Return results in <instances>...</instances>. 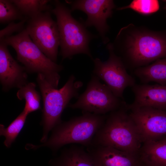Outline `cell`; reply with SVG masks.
<instances>
[{
    "mask_svg": "<svg viewBox=\"0 0 166 166\" xmlns=\"http://www.w3.org/2000/svg\"><path fill=\"white\" fill-rule=\"evenodd\" d=\"M127 109L142 144L166 136V111L148 107Z\"/></svg>",
    "mask_w": 166,
    "mask_h": 166,
    "instance_id": "cell-11",
    "label": "cell"
},
{
    "mask_svg": "<svg viewBox=\"0 0 166 166\" xmlns=\"http://www.w3.org/2000/svg\"><path fill=\"white\" fill-rule=\"evenodd\" d=\"M131 89L134 99L127 109L148 107L166 111V85L136 84Z\"/></svg>",
    "mask_w": 166,
    "mask_h": 166,
    "instance_id": "cell-14",
    "label": "cell"
},
{
    "mask_svg": "<svg viewBox=\"0 0 166 166\" xmlns=\"http://www.w3.org/2000/svg\"><path fill=\"white\" fill-rule=\"evenodd\" d=\"M34 82H28L19 89L16 95L20 100H24L25 104L23 111L28 115L41 109V97L36 89Z\"/></svg>",
    "mask_w": 166,
    "mask_h": 166,
    "instance_id": "cell-18",
    "label": "cell"
},
{
    "mask_svg": "<svg viewBox=\"0 0 166 166\" xmlns=\"http://www.w3.org/2000/svg\"><path fill=\"white\" fill-rule=\"evenodd\" d=\"M127 105L125 102L119 108L107 115L90 146H108L121 151L139 153L142 143Z\"/></svg>",
    "mask_w": 166,
    "mask_h": 166,
    "instance_id": "cell-2",
    "label": "cell"
},
{
    "mask_svg": "<svg viewBox=\"0 0 166 166\" xmlns=\"http://www.w3.org/2000/svg\"><path fill=\"white\" fill-rule=\"evenodd\" d=\"M109 44L126 68L135 69L166 57V31H153L131 24L121 28Z\"/></svg>",
    "mask_w": 166,
    "mask_h": 166,
    "instance_id": "cell-1",
    "label": "cell"
},
{
    "mask_svg": "<svg viewBox=\"0 0 166 166\" xmlns=\"http://www.w3.org/2000/svg\"><path fill=\"white\" fill-rule=\"evenodd\" d=\"M86 148L96 166H144L139 153L101 146H91Z\"/></svg>",
    "mask_w": 166,
    "mask_h": 166,
    "instance_id": "cell-13",
    "label": "cell"
},
{
    "mask_svg": "<svg viewBox=\"0 0 166 166\" xmlns=\"http://www.w3.org/2000/svg\"><path fill=\"white\" fill-rule=\"evenodd\" d=\"M106 48L109 53L107 60L103 61L98 58L93 60V74L103 81L115 96L123 99L124 90L134 85L136 81L127 73L122 61L114 53L109 43Z\"/></svg>",
    "mask_w": 166,
    "mask_h": 166,
    "instance_id": "cell-9",
    "label": "cell"
},
{
    "mask_svg": "<svg viewBox=\"0 0 166 166\" xmlns=\"http://www.w3.org/2000/svg\"><path fill=\"white\" fill-rule=\"evenodd\" d=\"M8 45L0 39V81L3 91L14 88L19 89L28 82L27 72L9 52Z\"/></svg>",
    "mask_w": 166,
    "mask_h": 166,
    "instance_id": "cell-12",
    "label": "cell"
},
{
    "mask_svg": "<svg viewBox=\"0 0 166 166\" xmlns=\"http://www.w3.org/2000/svg\"><path fill=\"white\" fill-rule=\"evenodd\" d=\"M52 2L54 7L51 12L57 19L60 36V54L62 60L84 54L93 60L89 44L98 36L88 31L82 21L75 19L72 15L70 9L61 1L54 0Z\"/></svg>",
    "mask_w": 166,
    "mask_h": 166,
    "instance_id": "cell-4",
    "label": "cell"
},
{
    "mask_svg": "<svg viewBox=\"0 0 166 166\" xmlns=\"http://www.w3.org/2000/svg\"><path fill=\"white\" fill-rule=\"evenodd\" d=\"M134 74L144 84L154 82L166 85V57L134 69Z\"/></svg>",
    "mask_w": 166,
    "mask_h": 166,
    "instance_id": "cell-17",
    "label": "cell"
},
{
    "mask_svg": "<svg viewBox=\"0 0 166 166\" xmlns=\"http://www.w3.org/2000/svg\"><path fill=\"white\" fill-rule=\"evenodd\" d=\"M24 17L28 18L40 13L51 11L53 8L48 0H11Z\"/></svg>",
    "mask_w": 166,
    "mask_h": 166,
    "instance_id": "cell-19",
    "label": "cell"
},
{
    "mask_svg": "<svg viewBox=\"0 0 166 166\" xmlns=\"http://www.w3.org/2000/svg\"><path fill=\"white\" fill-rule=\"evenodd\" d=\"M139 154L145 166H166V136L143 143Z\"/></svg>",
    "mask_w": 166,
    "mask_h": 166,
    "instance_id": "cell-16",
    "label": "cell"
},
{
    "mask_svg": "<svg viewBox=\"0 0 166 166\" xmlns=\"http://www.w3.org/2000/svg\"><path fill=\"white\" fill-rule=\"evenodd\" d=\"M144 166H145L144 165Z\"/></svg>",
    "mask_w": 166,
    "mask_h": 166,
    "instance_id": "cell-25",
    "label": "cell"
},
{
    "mask_svg": "<svg viewBox=\"0 0 166 166\" xmlns=\"http://www.w3.org/2000/svg\"><path fill=\"white\" fill-rule=\"evenodd\" d=\"M28 114L23 110L6 128L0 125V135L5 138L4 142L7 148L10 147L23 128Z\"/></svg>",
    "mask_w": 166,
    "mask_h": 166,
    "instance_id": "cell-20",
    "label": "cell"
},
{
    "mask_svg": "<svg viewBox=\"0 0 166 166\" xmlns=\"http://www.w3.org/2000/svg\"><path fill=\"white\" fill-rule=\"evenodd\" d=\"M163 9H164L166 11V4L164 6V7H163Z\"/></svg>",
    "mask_w": 166,
    "mask_h": 166,
    "instance_id": "cell-24",
    "label": "cell"
},
{
    "mask_svg": "<svg viewBox=\"0 0 166 166\" xmlns=\"http://www.w3.org/2000/svg\"><path fill=\"white\" fill-rule=\"evenodd\" d=\"M51 13V11H46L28 18L25 29L43 53L56 62L60 36L57 22L52 19Z\"/></svg>",
    "mask_w": 166,
    "mask_h": 166,
    "instance_id": "cell-8",
    "label": "cell"
},
{
    "mask_svg": "<svg viewBox=\"0 0 166 166\" xmlns=\"http://www.w3.org/2000/svg\"><path fill=\"white\" fill-rule=\"evenodd\" d=\"M159 2L156 0H134L127 6L119 7L121 10L131 9L142 15H148L157 12L159 9Z\"/></svg>",
    "mask_w": 166,
    "mask_h": 166,
    "instance_id": "cell-22",
    "label": "cell"
},
{
    "mask_svg": "<svg viewBox=\"0 0 166 166\" xmlns=\"http://www.w3.org/2000/svg\"><path fill=\"white\" fill-rule=\"evenodd\" d=\"M125 102L115 96L106 85L102 83L100 79L93 74L85 91L69 107L81 109L83 112L106 115L117 109Z\"/></svg>",
    "mask_w": 166,
    "mask_h": 166,
    "instance_id": "cell-7",
    "label": "cell"
},
{
    "mask_svg": "<svg viewBox=\"0 0 166 166\" xmlns=\"http://www.w3.org/2000/svg\"><path fill=\"white\" fill-rule=\"evenodd\" d=\"M2 39L15 50L17 60L23 65L27 73L42 74L51 85L57 89L59 73L63 69V66L47 57L33 42L25 29L17 34Z\"/></svg>",
    "mask_w": 166,
    "mask_h": 166,
    "instance_id": "cell-6",
    "label": "cell"
},
{
    "mask_svg": "<svg viewBox=\"0 0 166 166\" xmlns=\"http://www.w3.org/2000/svg\"><path fill=\"white\" fill-rule=\"evenodd\" d=\"M73 144L62 150L58 156L51 159L50 166H96L86 148Z\"/></svg>",
    "mask_w": 166,
    "mask_h": 166,
    "instance_id": "cell-15",
    "label": "cell"
},
{
    "mask_svg": "<svg viewBox=\"0 0 166 166\" xmlns=\"http://www.w3.org/2000/svg\"><path fill=\"white\" fill-rule=\"evenodd\" d=\"M71 6V11L79 10L84 12L87 18L82 21L87 28L93 26L98 32L102 43L109 41L107 36L109 26L107 19L111 18L116 6L112 0H76L66 1Z\"/></svg>",
    "mask_w": 166,
    "mask_h": 166,
    "instance_id": "cell-10",
    "label": "cell"
},
{
    "mask_svg": "<svg viewBox=\"0 0 166 166\" xmlns=\"http://www.w3.org/2000/svg\"><path fill=\"white\" fill-rule=\"evenodd\" d=\"M24 17L11 0H0V23H9L15 20L23 19Z\"/></svg>",
    "mask_w": 166,
    "mask_h": 166,
    "instance_id": "cell-21",
    "label": "cell"
},
{
    "mask_svg": "<svg viewBox=\"0 0 166 166\" xmlns=\"http://www.w3.org/2000/svg\"><path fill=\"white\" fill-rule=\"evenodd\" d=\"M75 76L71 75L63 86L57 89L51 85L42 74H37V81L43 103L41 123L43 127V133L41 142H45L50 131L62 122V113L71 99L78 98L79 91L83 83L75 81Z\"/></svg>",
    "mask_w": 166,
    "mask_h": 166,
    "instance_id": "cell-5",
    "label": "cell"
},
{
    "mask_svg": "<svg viewBox=\"0 0 166 166\" xmlns=\"http://www.w3.org/2000/svg\"><path fill=\"white\" fill-rule=\"evenodd\" d=\"M106 115L83 112L81 116L61 122L54 127L50 137L43 144L27 145L29 149L47 147L56 152L68 144H79L85 148L91 145L95 134L104 124Z\"/></svg>",
    "mask_w": 166,
    "mask_h": 166,
    "instance_id": "cell-3",
    "label": "cell"
},
{
    "mask_svg": "<svg viewBox=\"0 0 166 166\" xmlns=\"http://www.w3.org/2000/svg\"><path fill=\"white\" fill-rule=\"evenodd\" d=\"M28 18L25 17L23 19L18 22L15 23L12 22L8 23L7 26L0 30V39L11 36L15 32L20 33L22 31L25 29V24Z\"/></svg>",
    "mask_w": 166,
    "mask_h": 166,
    "instance_id": "cell-23",
    "label": "cell"
}]
</instances>
